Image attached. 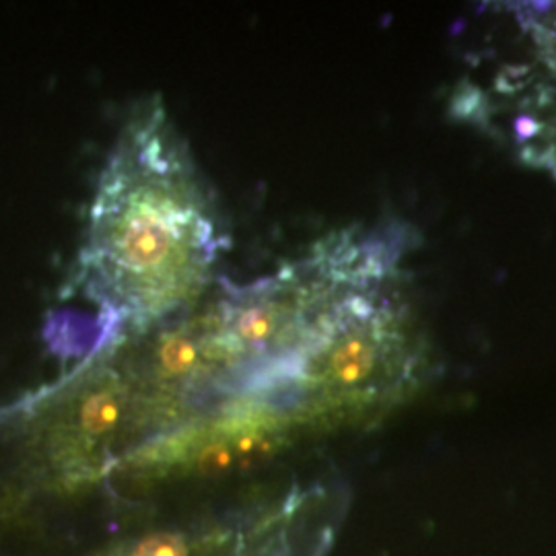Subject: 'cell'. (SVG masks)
I'll use <instances>...</instances> for the list:
<instances>
[{
  "label": "cell",
  "instance_id": "obj_2",
  "mask_svg": "<svg viewBox=\"0 0 556 556\" xmlns=\"http://www.w3.org/2000/svg\"><path fill=\"white\" fill-rule=\"evenodd\" d=\"M298 422L270 397L243 396L217 415L140 445L128 470L151 478L208 477L275 454Z\"/></svg>",
  "mask_w": 556,
  "mask_h": 556
},
{
  "label": "cell",
  "instance_id": "obj_4",
  "mask_svg": "<svg viewBox=\"0 0 556 556\" xmlns=\"http://www.w3.org/2000/svg\"><path fill=\"white\" fill-rule=\"evenodd\" d=\"M211 538H188L181 534H160L149 536L135 544H126L122 551L110 556H213L206 553ZM219 544V542H217Z\"/></svg>",
  "mask_w": 556,
  "mask_h": 556
},
{
  "label": "cell",
  "instance_id": "obj_3",
  "mask_svg": "<svg viewBox=\"0 0 556 556\" xmlns=\"http://www.w3.org/2000/svg\"><path fill=\"white\" fill-rule=\"evenodd\" d=\"M511 135L521 155L556 178V89L516 96Z\"/></svg>",
  "mask_w": 556,
  "mask_h": 556
},
{
  "label": "cell",
  "instance_id": "obj_1",
  "mask_svg": "<svg viewBox=\"0 0 556 556\" xmlns=\"http://www.w3.org/2000/svg\"><path fill=\"white\" fill-rule=\"evenodd\" d=\"M229 243L211 181L153 96L130 110L101 167L66 295L93 305L101 349L190 307Z\"/></svg>",
  "mask_w": 556,
  "mask_h": 556
}]
</instances>
